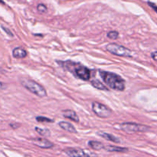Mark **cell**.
<instances>
[{"label": "cell", "mask_w": 157, "mask_h": 157, "mask_svg": "<svg viewBox=\"0 0 157 157\" xmlns=\"http://www.w3.org/2000/svg\"><path fill=\"white\" fill-rule=\"evenodd\" d=\"M100 76L106 84L113 90L123 91L125 89V81L117 74L100 71Z\"/></svg>", "instance_id": "6da1fadb"}, {"label": "cell", "mask_w": 157, "mask_h": 157, "mask_svg": "<svg viewBox=\"0 0 157 157\" xmlns=\"http://www.w3.org/2000/svg\"><path fill=\"white\" fill-rule=\"evenodd\" d=\"M66 69L74 73V75L78 78L84 81H88L90 78V71L85 66L80 64L72 62V61H66L64 63Z\"/></svg>", "instance_id": "7a4b0ae2"}, {"label": "cell", "mask_w": 157, "mask_h": 157, "mask_svg": "<svg viewBox=\"0 0 157 157\" xmlns=\"http://www.w3.org/2000/svg\"><path fill=\"white\" fill-rule=\"evenodd\" d=\"M21 85L25 87L26 89L33 93L34 94L37 95L40 98H44L47 95L45 89L41 84H38L35 81H32L30 79H23L21 80Z\"/></svg>", "instance_id": "3957f363"}, {"label": "cell", "mask_w": 157, "mask_h": 157, "mask_svg": "<svg viewBox=\"0 0 157 157\" xmlns=\"http://www.w3.org/2000/svg\"><path fill=\"white\" fill-rule=\"evenodd\" d=\"M107 50L110 53L117 55V56L133 57V52L131 50H130L127 48H125L124 46L114 44V43L109 44L107 46Z\"/></svg>", "instance_id": "277c9868"}, {"label": "cell", "mask_w": 157, "mask_h": 157, "mask_svg": "<svg viewBox=\"0 0 157 157\" xmlns=\"http://www.w3.org/2000/svg\"><path fill=\"white\" fill-rule=\"evenodd\" d=\"M121 129L127 133H136V132H147L150 130L148 126L141 125V124H133V123H124L121 125Z\"/></svg>", "instance_id": "5b68a950"}, {"label": "cell", "mask_w": 157, "mask_h": 157, "mask_svg": "<svg viewBox=\"0 0 157 157\" xmlns=\"http://www.w3.org/2000/svg\"><path fill=\"white\" fill-rule=\"evenodd\" d=\"M92 110L97 116L101 118H108L112 114V110L110 108L98 102L92 103Z\"/></svg>", "instance_id": "8992f818"}, {"label": "cell", "mask_w": 157, "mask_h": 157, "mask_svg": "<svg viewBox=\"0 0 157 157\" xmlns=\"http://www.w3.org/2000/svg\"><path fill=\"white\" fill-rule=\"evenodd\" d=\"M31 141L35 146L42 149H50L54 147V144L52 142L43 138H34L31 140Z\"/></svg>", "instance_id": "52a82bcc"}, {"label": "cell", "mask_w": 157, "mask_h": 157, "mask_svg": "<svg viewBox=\"0 0 157 157\" xmlns=\"http://www.w3.org/2000/svg\"><path fill=\"white\" fill-rule=\"evenodd\" d=\"M64 153L69 156H90V153H85L83 150L81 149H72L68 148L64 150Z\"/></svg>", "instance_id": "ba28073f"}, {"label": "cell", "mask_w": 157, "mask_h": 157, "mask_svg": "<svg viewBox=\"0 0 157 157\" xmlns=\"http://www.w3.org/2000/svg\"><path fill=\"white\" fill-rule=\"evenodd\" d=\"M62 113H63V116H64V117L68 118V119L71 120V121H75V122L76 123H78L80 121L79 117L78 116V114H77L74 110H64Z\"/></svg>", "instance_id": "9c48e42d"}, {"label": "cell", "mask_w": 157, "mask_h": 157, "mask_svg": "<svg viewBox=\"0 0 157 157\" xmlns=\"http://www.w3.org/2000/svg\"><path fill=\"white\" fill-rule=\"evenodd\" d=\"M58 125L60 126L61 128H62L63 130H66L67 132H69V133H76L77 130L75 128L72 124H71L70 123L68 122H65V121H61L58 124Z\"/></svg>", "instance_id": "30bf717a"}, {"label": "cell", "mask_w": 157, "mask_h": 157, "mask_svg": "<svg viewBox=\"0 0 157 157\" xmlns=\"http://www.w3.org/2000/svg\"><path fill=\"white\" fill-rule=\"evenodd\" d=\"M12 55L15 58H25L27 56V52L22 48H15L12 52Z\"/></svg>", "instance_id": "8fae6325"}, {"label": "cell", "mask_w": 157, "mask_h": 157, "mask_svg": "<svg viewBox=\"0 0 157 157\" xmlns=\"http://www.w3.org/2000/svg\"><path fill=\"white\" fill-rule=\"evenodd\" d=\"M98 134L100 136L104 138V139L107 140L111 141V142H113V143H117V144H119V143L121 142L119 138L116 137V136H114L112 134H110V133H104V132H103V133L102 132H99V133H98Z\"/></svg>", "instance_id": "7c38bea8"}, {"label": "cell", "mask_w": 157, "mask_h": 157, "mask_svg": "<svg viewBox=\"0 0 157 157\" xmlns=\"http://www.w3.org/2000/svg\"><path fill=\"white\" fill-rule=\"evenodd\" d=\"M104 149H105L108 152H118V153H127V152H128V149L124 148V147H114V146H107V147H104Z\"/></svg>", "instance_id": "4fadbf2b"}, {"label": "cell", "mask_w": 157, "mask_h": 157, "mask_svg": "<svg viewBox=\"0 0 157 157\" xmlns=\"http://www.w3.org/2000/svg\"><path fill=\"white\" fill-rule=\"evenodd\" d=\"M91 84L93 87H94L95 88L98 89V90H108V88H107L104 84H102L101 81H98V80H93V81H91Z\"/></svg>", "instance_id": "5bb4252c"}, {"label": "cell", "mask_w": 157, "mask_h": 157, "mask_svg": "<svg viewBox=\"0 0 157 157\" xmlns=\"http://www.w3.org/2000/svg\"><path fill=\"white\" fill-rule=\"evenodd\" d=\"M88 145L91 147L92 149L96 150H100L101 149H104V145L101 143L98 142V141H89Z\"/></svg>", "instance_id": "9a60e30c"}, {"label": "cell", "mask_w": 157, "mask_h": 157, "mask_svg": "<svg viewBox=\"0 0 157 157\" xmlns=\"http://www.w3.org/2000/svg\"><path fill=\"white\" fill-rule=\"evenodd\" d=\"M35 130L38 134L41 135V136H49L51 135L50 130H48V129H42V128H38V127H35Z\"/></svg>", "instance_id": "2e32d148"}, {"label": "cell", "mask_w": 157, "mask_h": 157, "mask_svg": "<svg viewBox=\"0 0 157 157\" xmlns=\"http://www.w3.org/2000/svg\"><path fill=\"white\" fill-rule=\"evenodd\" d=\"M107 37L110 39H117L119 37V33L117 32H114V31H112V32H108L107 34Z\"/></svg>", "instance_id": "e0dca14e"}, {"label": "cell", "mask_w": 157, "mask_h": 157, "mask_svg": "<svg viewBox=\"0 0 157 157\" xmlns=\"http://www.w3.org/2000/svg\"><path fill=\"white\" fill-rule=\"evenodd\" d=\"M36 120L38 122H47V123H53L54 121L53 120L49 119V118L47 117H37Z\"/></svg>", "instance_id": "ac0fdd59"}, {"label": "cell", "mask_w": 157, "mask_h": 157, "mask_svg": "<svg viewBox=\"0 0 157 157\" xmlns=\"http://www.w3.org/2000/svg\"><path fill=\"white\" fill-rule=\"evenodd\" d=\"M37 9H38V11L40 13H44V12H47V7L44 4L38 5V7H37Z\"/></svg>", "instance_id": "d6986e66"}, {"label": "cell", "mask_w": 157, "mask_h": 157, "mask_svg": "<svg viewBox=\"0 0 157 157\" xmlns=\"http://www.w3.org/2000/svg\"><path fill=\"white\" fill-rule=\"evenodd\" d=\"M151 57H152V58H153V59L154 60V61H157V52H152Z\"/></svg>", "instance_id": "ffe728a7"}, {"label": "cell", "mask_w": 157, "mask_h": 157, "mask_svg": "<svg viewBox=\"0 0 157 157\" xmlns=\"http://www.w3.org/2000/svg\"><path fill=\"white\" fill-rule=\"evenodd\" d=\"M2 29H3V30L5 31V32H6V33H7L8 35H10V36H13V35H12V32H10V31H9V29H6V28L3 27V26H2Z\"/></svg>", "instance_id": "44dd1931"}, {"label": "cell", "mask_w": 157, "mask_h": 157, "mask_svg": "<svg viewBox=\"0 0 157 157\" xmlns=\"http://www.w3.org/2000/svg\"><path fill=\"white\" fill-rule=\"evenodd\" d=\"M148 4H149V6H151V7L153 8V9H154V10L156 11V12H157V6H156V5L154 4V3H152V2H148Z\"/></svg>", "instance_id": "7402d4cb"}, {"label": "cell", "mask_w": 157, "mask_h": 157, "mask_svg": "<svg viewBox=\"0 0 157 157\" xmlns=\"http://www.w3.org/2000/svg\"><path fill=\"white\" fill-rule=\"evenodd\" d=\"M6 87V85L5 84H3V83H1L0 82V89H4Z\"/></svg>", "instance_id": "603a6c76"}, {"label": "cell", "mask_w": 157, "mask_h": 157, "mask_svg": "<svg viewBox=\"0 0 157 157\" xmlns=\"http://www.w3.org/2000/svg\"><path fill=\"white\" fill-rule=\"evenodd\" d=\"M0 73H4V70L0 67Z\"/></svg>", "instance_id": "cb8c5ba5"}]
</instances>
